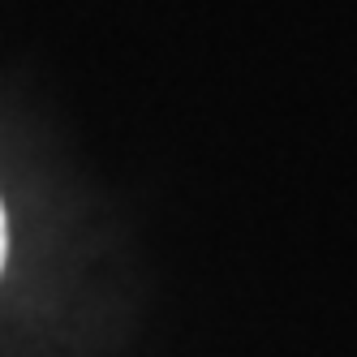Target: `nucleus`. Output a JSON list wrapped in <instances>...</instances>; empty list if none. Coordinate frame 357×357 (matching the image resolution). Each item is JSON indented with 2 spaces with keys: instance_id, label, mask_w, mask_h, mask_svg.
Here are the masks:
<instances>
[{
  "instance_id": "nucleus-1",
  "label": "nucleus",
  "mask_w": 357,
  "mask_h": 357,
  "mask_svg": "<svg viewBox=\"0 0 357 357\" xmlns=\"http://www.w3.org/2000/svg\"><path fill=\"white\" fill-rule=\"evenodd\" d=\"M5 250H9V228H5V207H0V267H5Z\"/></svg>"
}]
</instances>
